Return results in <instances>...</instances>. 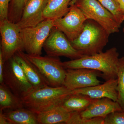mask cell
<instances>
[{
    "mask_svg": "<svg viewBox=\"0 0 124 124\" xmlns=\"http://www.w3.org/2000/svg\"><path fill=\"white\" fill-rule=\"evenodd\" d=\"M123 109L117 102L108 98L94 99L84 111L80 112L81 117L85 119L104 117L116 111Z\"/></svg>",
    "mask_w": 124,
    "mask_h": 124,
    "instance_id": "obj_14",
    "label": "cell"
},
{
    "mask_svg": "<svg viewBox=\"0 0 124 124\" xmlns=\"http://www.w3.org/2000/svg\"><path fill=\"white\" fill-rule=\"evenodd\" d=\"M66 69L63 86L69 90L95 86L101 83L98 79L102 77L100 71L86 68Z\"/></svg>",
    "mask_w": 124,
    "mask_h": 124,
    "instance_id": "obj_11",
    "label": "cell"
},
{
    "mask_svg": "<svg viewBox=\"0 0 124 124\" xmlns=\"http://www.w3.org/2000/svg\"><path fill=\"white\" fill-rule=\"evenodd\" d=\"M117 2L121 10L124 12V0H114Z\"/></svg>",
    "mask_w": 124,
    "mask_h": 124,
    "instance_id": "obj_29",
    "label": "cell"
},
{
    "mask_svg": "<svg viewBox=\"0 0 124 124\" xmlns=\"http://www.w3.org/2000/svg\"><path fill=\"white\" fill-rule=\"evenodd\" d=\"M3 112L10 124H38L37 114L24 107Z\"/></svg>",
    "mask_w": 124,
    "mask_h": 124,
    "instance_id": "obj_17",
    "label": "cell"
},
{
    "mask_svg": "<svg viewBox=\"0 0 124 124\" xmlns=\"http://www.w3.org/2000/svg\"><path fill=\"white\" fill-rule=\"evenodd\" d=\"M110 35L94 20L87 19L82 32L71 44L83 56L93 55L103 51Z\"/></svg>",
    "mask_w": 124,
    "mask_h": 124,
    "instance_id": "obj_2",
    "label": "cell"
},
{
    "mask_svg": "<svg viewBox=\"0 0 124 124\" xmlns=\"http://www.w3.org/2000/svg\"><path fill=\"white\" fill-rule=\"evenodd\" d=\"M117 78L111 79L102 84L74 90L72 93L86 95L93 99L108 98L117 102Z\"/></svg>",
    "mask_w": 124,
    "mask_h": 124,
    "instance_id": "obj_13",
    "label": "cell"
},
{
    "mask_svg": "<svg viewBox=\"0 0 124 124\" xmlns=\"http://www.w3.org/2000/svg\"><path fill=\"white\" fill-rule=\"evenodd\" d=\"M117 79V102L124 110V57L119 59Z\"/></svg>",
    "mask_w": 124,
    "mask_h": 124,
    "instance_id": "obj_21",
    "label": "cell"
},
{
    "mask_svg": "<svg viewBox=\"0 0 124 124\" xmlns=\"http://www.w3.org/2000/svg\"><path fill=\"white\" fill-rule=\"evenodd\" d=\"M24 54L27 59L38 68L49 86H63L67 69L59 58Z\"/></svg>",
    "mask_w": 124,
    "mask_h": 124,
    "instance_id": "obj_4",
    "label": "cell"
},
{
    "mask_svg": "<svg viewBox=\"0 0 124 124\" xmlns=\"http://www.w3.org/2000/svg\"><path fill=\"white\" fill-rule=\"evenodd\" d=\"M11 0H0V22L8 19L9 2Z\"/></svg>",
    "mask_w": 124,
    "mask_h": 124,
    "instance_id": "obj_26",
    "label": "cell"
},
{
    "mask_svg": "<svg viewBox=\"0 0 124 124\" xmlns=\"http://www.w3.org/2000/svg\"><path fill=\"white\" fill-rule=\"evenodd\" d=\"M94 100L86 95L72 93L59 104L69 112H81L85 110Z\"/></svg>",
    "mask_w": 124,
    "mask_h": 124,
    "instance_id": "obj_18",
    "label": "cell"
},
{
    "mask_svg": "<svg viewBox=\"0 0 124 124\" xmlns=\"http://www.w3.org/2000/svg\"><path fill=\"white\" fill-rule=\"evenodd\" d=\"M28 0H12L9 9L8 20L17 23L20 20L23 10Z\"/></svg>",
    "mask_w": 124,
    "mask_h": 124,
    "instance_id": "obj_23",
    "label": "cell"
},
{
    "mask_svg": "<svg viewBox=\"0 0 124 124\" xmlns=\"http://www.w3.org/2000/svg\"><path fill=\"white\" fill-rule=\"evenodd\" d=\"M104 118L95 117L85 119L81 117L80 112H71L70 117L67 124H104Z\"/></svg>",
    "mask_w": 124,
    "mask_h": 124,
    "instance_id": "obj_24",
    "label": "cell"
},
{
    "mask_svg": "<svg viewBox=\"0 0 124 124\" xmlns=\"http://www.w3.org/2000/svg\"><path fill=\"white\" fill-rule=\"evenodd\" d=\"M72 93L64 86H46L33 89L21 98L23 107L38 113L60 104L67 96Z\"/></svg>",
    "mask_w": 124,
    "mask_h": 124,
    "instance_id": "obj_3",
    "label": "cell"
},
{
    "mask_svg": "<svg viewBox=\"0 0 124 124\" xmlns=\"http://www.w3.org/2000/svg\"><path fill=\"white\" fill-rule=\"evenodd\" d=\"M4 62L1 51L0 50V84L3 82V73Z\"/></svg>",
    "mask_w": 124,
    "mask_h": 124,
    "instance_id": "obj_27",
    "label": "cell"
},
{
    "mask_svg": "<svg viewBox=\"0 0 124 124\" xmlns=\"http://www.w3.org/2000/svg\"><path fill=\"white\" fill-rule=\"evenodd\" d=\"M71 113L59 104L38 113V124H67L70 117Z\"/></svg>",
    "mask_w": 124,
    "mask_h": 124,
    "instance_id": "obj_16",
    "label": "cell"
},
{
    "mask_svg": "<svg viewBox=\"0 0 124 124\" xmlns=\"http://www.w3.org/2000/svg\"><path fill=\"white\" fill-rule=\"evenodd\" d=\"M3 78V83L20 98L33 89L14 57L4 62Z\"/></svg>",
    "mask_w": 124,
    "mask_h": 124,
    "instance_id": "obj_7",
    "label": "cell"
},
{
    "mask_svg": "<svg viewBox=\"0 0 124 124\" xmlns=\"http://www.w3.org/2000/svg\"><path fill=\"white\" fill-rule=\"evenodd\" d=\"M47 55L52 57H64L71 60L83 57L72 46L64 33L54 27L43 46Z\"/></svg>",
    "mask_w": 124,
    "mask_h": 124,
    "instance_id": "obj_9",
    "label": "cell"
},
{
    "mask_svg": "<svg viewBox=\"0 0 124 124\" xmlns=\"http://www.w3.org/2000/svg\"><path fill=\"white\" fill-rule=\"evenodd\" d=\"M0 124H10L8 120L4 115L3 111H0Z\"/></svg>",
    "mask_w": 124,
    "mask_h": 124,
    "instance_id": "obj_28",
    "label": "cell"
},
{
    "mask_svg": "<svg viewBox=\"0 0 124 124\" xmlns=\"http://www.w3.org/2000/svg\"><path fill=\"white\" fill-rule=\"evenodd\" d=\"M119 55L117 49L112 47L104 52L63 62V64L66 69L86 68L100 71L102 78L107 81L117 78Z\"/></svg>",
    "mask_w": 124,
    "mask_h": 124,
    "instance_id": "obj_1",
    "label": "cell"
},
{
    "mask_svg": "<svg viewBox=\"0 0 124 124\" xmlns=\"http://www.w3.org/2000/svg\"><path fill=\"white\" fill-rule=\"evenodd\" d=\"M113 16L116 21L121 26L124 21V12L120 9L117 2L114 0H97Z\"/></svg>",
    "mask_w": 124,
    "mask_h": 124,
    "instance_id": "obj_22",
    "label": "cell"
},
{
    "mask_svg": "<svg viewBox=\"0 0 124 124\" xmlns=\"http://www.w3.org/2000/svg\"><path fill=\"white\" fill-rule=\"evenodd\" d=\"M21 29L17 23L7 20L0 22L1 47L4 62L13 57L17 52L23 50Z\"/></svg>",
    "mask_w": 124,
    "mask_h": 124,
    "instance_id": "obj_8",
    "label": "cell"
},
{
    "mask_svg": "<svg viewBox=\"0 0 124 124\" xmlns=\"http://www.w3.org/2000/svg\"><path fill=\"white\" fill-rule=\"evenodd\" d=\"M24 107L22 99L16 96L4 83L0 84V111Z\"/></svg>",
    "mask_w": 124,
    "mask_h": 124,
    "instance_id": "obj_20",
    "label": "cell"
},
{
    "mask_svg": "<svg viewBox=\"0 0 124 124\" xmlns=\"http://www.w3.org/2000/svg\"><path fill=\"white\" fill-rule=\"evenodd\" d=\"M63 17L54 19V27L61 31L70 42L75 40L82 32L87 18L81 10L74 4Z\"/></svg>",
    "mask_w": 124,
    "mask_h": 124,
    "instance_id": "obj_10",
    "label": "cell"
},
{
    "mask_svg": "<svg viewBox=\"0 0 124 124\" xmlns=\"http://www.w3.org/2000/svg\"><path fill=\"white\" fill-rule=\"evenodd\" d=\"M104 124H124V110L116 111L104 119Z\"/></svg>",
    "mask_w": 124,
    "mask_h": 124,
    "instance_id": "obj_25",
    "label": "cell"
},
{
    "mask_svg": "<svg viewBox=\"0 0 124 124\" xmlns=\"http://www.w3.org/2000/svg\"><path fill=\"white\" fill-rule=\"evenodd\" d=\"M13 57L22 69L26 77L33 86V89L49 85L38 68L27 59L23 51H18Z\"/></svg>",
    "mask_w": 124,
    "mask_h": 124,
    "instance_id": "obj_15",
    "label": "cell"
},
{
    "mask_svg": "<svg viewBox=\"0 0 124 124\" xmlns=\"http://www.w3.org/2000/svg\"><path fill=\"white\" fill-rule=\"evenodd\" d=\"M122 31H123V32L124 33V26L123 27V29H122Z\"/></svg>",
    "mask_w": 124,
    "mask_h": 124,
    "instance_id": "obj_30",
    "label": "cell"
},
{
    "mask_svg": "<svg viewBox=\"0 0 124 124\" xmlns=\"http://www.w3.org/2000/svg\"><path fill=\"white\" fill-rule=\"evenodd\" d=\"M80 9L87 19L94 20L110 33L119 32L120 26L112 14L97 0H72L70 4Z\"/></svg>",
    "mask_w": 124,
    "mask_h": 124,
    "instance_id": "obj_5",
    "label": "cell"
},
{
    "mask_svg": "<svg viewBox=\"0 0 124 124\" xmlns=\"http://www.w3.org/2000/svg\"><path fill=\"white\" fill-rule=\"evenodd\" d=\"M72 0H49L44 11L45 19L52 20L63 17L69 12Z\"/></svg>",
    "mask_w": 124,
    "mask_h": 124,
    "instance_id": "obj_19",
    "label": "cell"
},
{
    "mask_svg": "<svg viewBox=\"0 0 124 124\" xmlns=\"http://www.w3.org/2000/svg\"><path fill=\"white\" fill-rule=\"evenodd\" d=\"M48 0H28L17 23L20 29L35 26L45 20L43 13Z\"/></svg>",
    "mask_w": 124,
    "mask_h": 124,
    "instance_id": "obj_12",
    "label": "cell"
},
{
    "mask_svg": "<svg viewBox=\"0 0 124 124\" xmlns=\"http://www.w3.org/2000/svg\"><path fill=\"white\" fill-rule=\"evenodd\" d=\"M54 27L53 20L45 19L35 26L21 29L23 50L29 55H41L44 44Z\"/></svg>",
    "mask_w": 124,
    "mask_h": 124,
    "instance_id": "obj_6",
    "label": "cell"
}]
</instances>
